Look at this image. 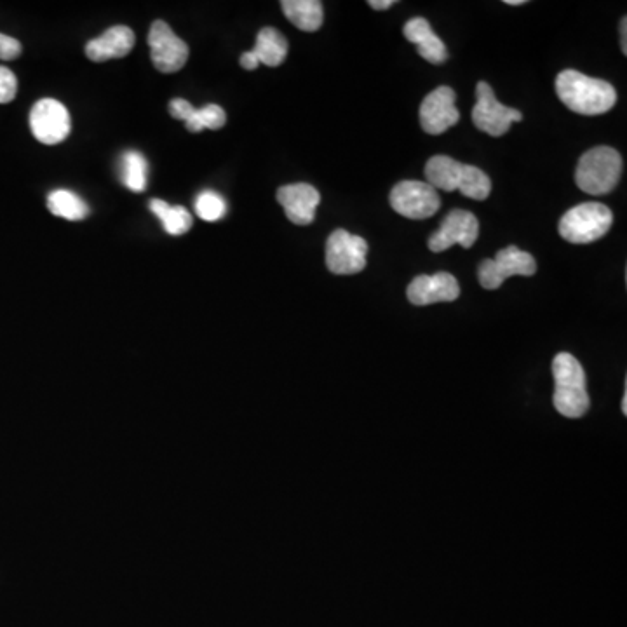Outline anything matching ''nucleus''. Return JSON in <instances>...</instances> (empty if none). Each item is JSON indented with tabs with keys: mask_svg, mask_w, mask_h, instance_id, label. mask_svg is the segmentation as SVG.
<instances>
[{
	"mask_svg": "<svg viewBox=\"0 0 627 627\" xmlns=\"http://www.w3.org/2000/svg\"><path fill=\"white\" fill-rule=\"evenodd\" d=\"M556 93L565 107L580 115L607 114L617 102V93L610 82L587 77L577 70L558 74Z\"/></svg>",
	"mask_w": 627,
	"mask_h": 627,
	"instance_id": "1",
	"label": "nucleus"
},
{
	"mask_svg": "<svg viewBox=\"0 0 627 627\" xmlns=\"http://www.w3.org/2000/svg\"><path fill=\"white\" fill-rule=\"evenodd\" d=\"M425 178L434 189L460 190L474 201H485L492 192V180L476 166L460 164L452 157L434 156L425 164Z\"/></svg>",
	"mask_w": 627,
	"mask_h": 627,
	"instance_id": "2",
	"label": "nucleus"
},
{
	"mask_svg": "<svg viewBox=\"0 0 627 627\" xmlns=\"http://www.w3.org/2000/svg\"><path fill=\"white\" fill-rule=\"evenodd\" d=\"M554 408L567 418H580L586 415L591 399L587 392V380L584 368L579 361L560 352L553 361Z\"/></svg>",
	"mask_w": 627,
	"mask_h": 627,
	"instance_id": "3",
	"label": "nucleus"
},
{
	"mask_svg": "<svg viewBox=\"0 0 627 627\" xmlns=\"http://www.w3.org/2000/svg\"><path fill=\"white\" fill-rule=\"evenodd\" d=\"M622 175V157L612 147H594L580 157L575 183L591 196H605L617 187Z\"/></svg>",
	"mask_w": 627,
	"mask_h": 627,
	"instance_id": "4",
	"label": "nucleus"
},
{
	"mask_svg": "<svg viewBox=\"0 0 627 627\" xmlns=\"http://www.w3.org/2000/svg\"><path fill=\"white\" fill-rule=\"evenodd\" d=\"M614 215L601 203H584L567 211L560 220V236L572 244H589L607 236Z\"/></svg>",
	"mask_w": 627,
	"mask_h": 627,
	"instance_id": "5",
	"label": "nucleus"
},
{
	"mask_svg": "<svg viewBox=\"0 0 627 627\" xmlns=\"http://www.w3.org/2000/svg\"><path fill=\"white\" fill-rule=\"evenodd\" d=\"M523 121V114L516 108L506 107L495 98L492 86L488 82H478L476 86V105L472 108L474 126L486 135H506L513 122Z\"/></svg>",
	"mask_w": 627,
	"mask_h": 627,
	"instance_id": "6",
	"label": "nucleus"
},
{
	"mask_svg": "<svg viewBox=\"0 0 627 627\" xmlns=\"http://www.w3.org/2000/svg\"><path fill=\"white\" fill-rule=\"evenodd\" d=\"M537 272L535 258L516 246H507L493 260L479 263L478 279L485 290H499L513 276L532 277Z\"/></svg>",
	"mask_w": 627,
	"mask_h": 627,
	"instance_id": "7",
	"label": "nucleus"
},
{
	"mask_svg": "<svg viewBox=\"0 0 627 627\" xmlns=\"http://www.w3.org/2000/svg\"><path fill=\"white\" fill-rule=\"evenodd\" d=\"M391 206L398 215L410 220H425L438 213L441 208L438 190L427 182L405 180L392 189Z\"/></svg>",
	"mask_w": 627,
	"mask_h": 627,
	"instance_id": "8",
	"label": "nucleus"
},
{
	"mask_svg": "<svg viewBox=\"0 0 627 627\" xmlns=\"http://www.w3.org/2000/svg\"><path fill=\"white\" fill-rule=\"evenodd\" d=\"M368 243L363 237L352 236L338 229L326 241V267L337 276L359 274L366 267Z\"/></svg>",
	"mask_w": 627,
	"mask_h": 627,
	"instance_id": "9",
	"label": "nucleus"
},
{
	"mask_svg": "<svg viewBox=\"0 0 627 627\" xmlns=\"http://www.w3.org/2000/svg\"><path fill=\"white\" fill-rule=\"evenodd\" d=\"M149 46L152 63L162 74H175L189 60V46L171 30L166 21L152 23Z\"/></svg>",
	"mask_w": 627,
	"mask_h": 627,
	"instance_id": "10",
	"label": "nucleus"
},
{
	"mask_svg": "<svg viewBox=\"0 0 627 627\" xmlns=\"http://www.w3.org/2000/svg\"><path fill=\"white\" fill-rule=\"evenodd\" d=\"M70 114L65 105L53 98H44L35 103L30 112V129L35 138L44 145H58L70 135Z\"/></svg>",
	"mask_w": 627,
	"mask_h": 627,
	"instance_id": "11",
	"label": "nucleus"
},
{
	"mask_svg": "<svg viewBox=\"0 0 627 627\" xmlns=\"http://www.w3.org/2000/svg\"><path fill=\"white\" fill-rule=\"evenodd\" d=\"M479 236V222L476 216L464 211L453 209L441 223L438 232L429 239V250L434 253L450 250L453 244H460L462 248H472Z\"/></svg>",
	"mask_w": 627,
	"mask_h": 627,
	"instance_id": "12",
	"label": "nucleus"
},
{
	"mask_svg": "<svg viewBox=\"0 0 627 627\" xmlns=\"http://www.w3.org/2000/svg\"><path fill=\"white\" fill-rule=\"evenodd\" d=\"M455 91L441 86L425 96L420 105V126L429 135H443L459 122L460 114L455 107Z\"/></svg>",
	"mask_w": 627,
	"mask_h": 627,
	"instance_id": "13",
	"label": "nucleus"
},
{
	"mask_svg": "<svg viewBox=\"0 0 627 627\" xmlns=\"http://www.w3.org/2000/svg\"><path fill=\"white\" fill-rule=\"evenodd\" d=\"M406 295L418 307L453 302L460 295L459 281L448 272H438L434 276H417L408 286Z\"/></svg>",
	"mask_w": 627,
	"mask_h": 627,
	"instance_id": "14",
	"label": "nucleus"
},
{
	"mask_svg": "<svg viewBox=\"0 0 627 627\" xmlns=\"http://www.w3.org/2000/svg\"><path fill=\"white\" fill-rule=\"evenodd\" d=\"M277 203L281 204L290 222L295 225H311L321 196L309 183H295L277 190Z\"/></svg>",
	"mask_w": 627,
	"mask_h": 627,
	"instance_id": "15",
	"label": "nucleus"
},
{
	"mask_svg": "<svg viewBox=\"0 0 627 627\" xmlns=\"http://www.w3.org/2000/svg\"><path fill=\"white\" fill-rule=\"evenodd\" d=\"M135 32L129 27H112L100 37L88 42L86 56L95 63L122 58L135 48Z\"/></svg>",
	"mask_w": 627,
	"mask_h": 627,
	"instance_id": "16",
	"label": "nucleus"
},
{
	"mask_svg": "<svg viewBox=\"0 0 627 627\" xmlns=\"http://www.w3.org/2000/svg\"><path fill=\"white\" fill-rule=\"evenodd\" d=\"M403 32H405L406 39L417 46L418 54L425 61L434 63V65L445 63L446 58H448L445 42L434 34L429 21L425 18H413V20L408 21Z\"/></svg>",
	"mask_w": 627,
	"mask_h": 627,
	"instance_id": "17",
	"label": "nucleus"
},
{
	"mask_svg": "<svg viewBox=\"0 0 627 627\" xmlns=\"http://www.w3.org/2000/svg\"><path fill=\"white\" fill-rule=\"evenodd\" d=\"M283 13L302 32H316L323 25V4L319 0H284Z\"/></svg>",
	"mask_w": 627,
	"mask_h": 627,
	"instance_id": "18",
	"label": "nucleus"
},
{
	"mask_svg": "<svg viewBox=\"0 0 627 627\" xmlns=\"http://www.w3.org/2000/svg\"><path fill=\"white\" fill-rule=\"evenodd\" d=\"M258 61L267 67H279L288 56V41L276 28H262L257 35L255 49H251Z\"/></svg>",
	"mask_w": 627,
	"mask_h": 627,
	"instance_id": "19",
	"label": "nucleus"
},
{
	"mask_svg": "<svg viewBox=\"0 0 627 627\" xmlns=\"http://www.w3.org/2000/svg\"><path fill=\"white\" fill-rule=\"evenodd\" d=\"M150 211L161 220L169 236H182L192 227V216L183 206H171L161 199H152Z\"/></svg>",
	"mask_w": 627,
	"mask_h": 627,
	"instance_id": "20",
	"label": "nucleus"
},
{
	"mask_svg": "<svg viewBox=\"0 0 627 627\" xmlns=\"http://www.w3.org/2000/svg\"><path fill=\"white\" fill-rule=\"evenodd\" d=\"M48 208L54 216L68 222H81L89 215L88 204L70 190H54L48 197Z\"/></svg>",
	"mask_w": 627,
	"mask_h": 627,
	"instance_id": "21",
	"label": "nucleus"
},
{
	"mask_svg": "<svg viewBox=\"0 0 627 627\" xmlns=\"http://www.w3.org/2000/svg\"><path fill=\"white\" fill-rule=\"evenodd\" d=\"M122 183L133 192L147 189V161L138 152H126L121 159Z\"/></svg>",
	"mask_w": 627,
	"mask_h": 627,
	"instance_id": "22",
	"label": "nucleus"
},
{
	"mask_svg": "<svg viewBox=\"0 0 627 627\" xmlns=\"http://www.w3.org/2000/svg\"><path fill=\"white\" fill-rule=\"evenodd\" d=\"M227 122V114L218 105H206L203 108H196L194 114L190 115L185 126L190 133H201L203 129H222Z\"/></svg>",
	"mask_w": 627,
	"mask_h": 627,
	"instance_id": "23",
	"label": "nucleus"
},
{
	"mask_svg": "<svg viewBox=\"0 0 627 627\" xmlns=\"http://www.w3.org/2000/svg\"><path fill=\"white\" fill-rule=\"evenodd\" d=\"M196 213L204 222H218L227 213V203L213 190H204L197 196Z\"/></svg>",
	"mask_w": 627,
	"mask_h": 627,
	"instance_id": "24",
	"label": "nucleus"
},
{
	"mask_svg": "<svg viewBox=\"0 0 627 627\" xmlns=\"http://www.w3.org/2000/svg\"><path fill=\"white\" fill-rule=\"evenodd\" d=\"M18 93V79L7 67H0V105L13 102Z\"/></svg>",
	"mask_w": 627,
	"mask_h": 627,
	"instance_id": "25",
	"label": "nucleus"
},
{
	"mask_svg": "<svg viewBox=\"0 0 627 627\" xmlns=\"http://www.w3.org/2000/svg\"><path fill=\"white\" fill-rule=\"evenodd\" d=\"M21 42L9 35L0 34V60L11 61L20 58Z\"/></svg>",
	"mask_w": 627,
	"mask_h": 627,
	"instance_id": "26",
	"label": "nucleus"
},
{
	"mask_svg": "<svg viewBox=\"0 0 627 627\" xmlns=\"http://www.w3.org/2000/svg\"><path fill=\"white\" fill-rule=\"evenodd\" d=\"M196 107L187 100L182 98H176L173 102L169 103V114L173 115L178 121L187 122L190 119V115L194 114Z\"/></svg>",
	"mask_w": 627,
	"mask_h": 627,
	"instance_id": "27",
	"label": "nucleus"
},
{
	"mask_svg": "<svg viewBox=\"0 0 627 627\" xmlns=\"http://www.w3.org/2000/svg\"><path fill=\"white\" fill-rule=\"evenodd\" d=\"M239 63H241V67L246 68V70H257L258 65H260V61H258V58L255 56L253 51L244 53L243 56H241Z\"/></svg>",
	"mask_w": 627,
	"mask_h": 627,
	"instance_id": "28",
	"label": "nucleus"
},
{
	"mask_svg": "<svg viewBox=\"0 0 627 627\" xmlns=\"http://www.w3.org/2000/svg\"><path fill=\"white\" fill-rule=\"evenodd\" d=\"M368 4H370V7H373V9H377V11H385V9L394 6L396 0H370Z\"/></svg>",
	"mask_w": 627,
	"mask_h": 627,
	"instance_id": "29",
	"label": "nucleus"
},
{
	"mask_svg": "<svg viewBox=\"0 0 627 627\" xmlns=\"http://www.w3.org/2000/svg\"><path fill=\"white\" fill-rule=\"evenodd\" d=\"M627 20L626 18H622L621 20V48L622 54H627Z\"/></svg>",
	"mask_w": 627,
	"mask_h": 627,
	"instance_id": "30",
	"label": "nucleus"
},
{
	"mask_svg": "<svg viewBox=\"0 0 627 627\" xmlns=\"http://www.w3.org/2000/svg\"><path fill=\"white\" fill-rule=\"evenodd\" d=\"M622 413L627 415V387L624 389V396H622Z\"/></svg>",
	"mask_w": 627,
	"mask_h": 627,
	"instance_id": "31",
	"label": "nucleus"
},
{
	"mask_svg": "<svg viewBox=\"0 0 627 627\" xmlns=\"http://www.w3.org/2000/svg\"><path fill=\"white\" fill-rule=\"evenodd\" d=\"M506 4H509V6H523L525 0H506Z\"/></svg>",
	"mask_w": 627,
	"mask_h": 627,
	"instance_id": "32",
	"label": "nucleus"
}]
</instances>
